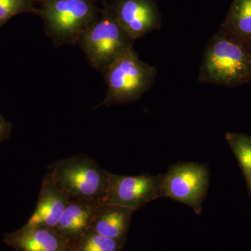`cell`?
<instances>
[{
  "mask_svg": "<svg viewBox=\"0 0 251 251\" xmlns=\"http://www.w3.org/2000/svg\"><path fill=\"white\" fill-rule=\"evenodd\" d=\"M198 77L202 83L226 87L251 84L249 43L219 29L206 46Z\"/></svg>",
  "mask_w": 251,
  "mask_h": 251,
  "instance_id": "1",
  "label": "cell"
},
{
  "mask_svg": "<svg viewBox=\"0 0 251 251\" xmlns=\"http://www.w3.org/2000/svg\"><path fill=\"white\" fill-rule=\"evenodd\" d=\"M37 15L54 46L77 44L100 14L95 0H39Z\"/></svg>",
  "mask_w": 251,
  "mask_h": 251,
  "instance_id": "2",
  "label": "cell"
},
{
  "mask_svg": "<svg viewBox=\"0 0 251 251\" xmlns=\"http://www.w3.org/2000/svg\"><path fill=\"white\" fill-rule=\"evenodd\" d=\"M48 175L72 200L104 204L108 188L106 171L92 157L77 154L54 162Z\"/></svg>",
  "mask_w": 251,
  "mask_h": 251,
  "instance_id": "3",
  "label": "cell"
},
{
  "mask_svg": "<svg viewBox=\"0 0 251 251\" xmlns=\"http://www.w3.org/2000/svg\"><path fill=\"white\" fill-rule=\"evenodd\" d=\"M134 41L103 4L100 14L81 35L77 44L90 65L103 74L122 54L133 49Z\"/></svg>",
  "mask_w": 251,
  "mask_h": 251,
  "instance_id": "4",
  "label": "cell"
},
{
  "mask_svg": "<svg viewBox=\"0 0 251 251\" xmlns=\"http://www.w3.org/2000/svg\"><path fill=\"white\" fill-rule=\"evenodd\" d=\"M107 85L106 107L134 103L151 89L157 75L156 68L143 62L134 49L112 63L103 73Z\"/></svg>",
  "mask_w": 251,
  "mask_h": 251,
  "instance_id": "5",
  "label": "cell"
},
{
  "mask_svg": "<svg viewBox=\"0 0 251 251\" xmlns=\"http://www.w3.org/2000/svg\"><path fill=\"white\" fill-rule=\"evenodd\" d=\"M209 187V172L204 165L178 163L163 175V197L171 198L202 212V204Z\"/></svg>",
  "mask_w": 251,
  "mask_h": 251,
  "instance_id": "6",
  "label": "cell"
},
{
  "mask_svg": "<svg viewBox=\"0 0 251 251\" xmlns=\"http://www.w3.org/2000/svg\"><path fill=\"white\" fill-rule=\"evenodd\" d=\"M106 175L108 188L104 204H115L135 211L163 197V175L123 176L108 171Z\"/></svg>",
  "mask_w": 251,
  "mask_h": 251,
  "instance_id": "7",
  "label": "cell"
},
{
  "mask_svg": "<svg viewBox=\"0 0 251 251\" xmlns=\"http://www.w3.org/2000/svg\"><path fill=\"white\" fill-rule=\"evenodd\" d=\"M104 4L133 41L161 27L156 0H108Z\"/></svg>",
  "mask_w": 251,
  "mask_h": 251,
  "instance_id": "8",
  "label": "cell"
},
{
  "mask_svg": "<svg viewBox=\"0 0 251 251\" xmlns=\"http://www.w3.org/2000/svg\"><path fill=\"white\" fill-rule=\"evenodd\" d=\"M72 200L46 175L41 184L35 211L26 225L55 228Z\"/></svg>",
  "mask_w": 251,
  "mask_h": 251,
  "instance_id": "9",
  "label": "cell"
},
{
  "mask_svg": "<svg viewBox=\"0 0 251 251\" xmlns=\"http://www.w3.org/2000/svg\"><path fill=\"white\" fill-rule=\"evenodd\" d=\"M5 242L18 251H71L67 242L53 228L27 226L8 234Z\"/></svg>",
  "mask_w": 251,
  "mask_h": 251,
  "instance_id": "10",
  "label": "cell"
},
{
  "mask_svg": "<svg viewBox=\"0 0 251 251\" xmlns=\"http://www.w3.org/2000/svg\"><path fill=\"white\" fill-rule=\"evenodd\" d=\"M100 203L72 200L63 212L55 229L67 242L71 250L90 228L96 209Z\"/></svg>",
  "mask_w": 251,
  "mask_h": 251,
  "instance_id": "11",
  "label": "cell"
},
{
  "mask_svg": "<svg viewBox=\"0 0 251 251\" xmlns=\"http://www.w3.org/2000/svg\"><path fill=\"white\" fill-rule=\"evenodd\" d=\"M134 211L115 204H102L94 213L90 228L103 237L120 241Z\"/></svg>",
  "mask_w": 251,
  "mask_h": 251,
  "instance_id": "12",
  "label": "cell"
},
{
  "mask_svg": "<svg viewBox=\"0 0 251 251\" xmlns=\"http://www.w3.org/2000/svg\"><path fill=\"white\" fill-rule=\"evenodd\" d=\"M219 29L249 43L251 40V0H232Z\"/></svg>",
  "mask_w": 251,
  "mask_h": 251,
  "instance_id": "13",
  "label": "cell"
},
{
  "mask_svg": "<svg viewBox=\"0 0 251 251\" xmlns=\"http://www.w3.org/2000/svg\"><path fill=\"white\" fill-rule=\"evenodd\" d=\"M226 140L237 159L251 191V136L242 133H227Z\"/></svg>",
  "mask_w": 251,
  "mask_h": 251,
  "instance_id": "14",
  "label": "cell"
},
{
  "mask_svg": "<svg viewBox=\"0 0 251 251\" xmlns=\"http://www.w3.org/2000/svg\"><path fill=\"white\" fill-rule=\"evenodd\" d=\"M120 247V241L103 237L88 229L71 251H117Z\"/></svg>",
  "mask_w": 251,
  "mask_h": 251,
  "instance_id": "15",
  "label": "cell"
},
{
  "mask_svg": "<svg viewBox=\"0 0 251 251\" xmlns=\"http://www.w3.org/2000/svg\"><path fill=\"white\" fill-rule=\"evenodd\" d=\"M39 0H0V29L11 18L21 14L37 15Z\"/></svg>",
  "mask_w": 251,
  "mask_h": 251,
  "instance_id": "16",
  "label": "cell"
},
{
  "mask_svg": "<svg viewBox=\"0 0 251 251\" xmlns=\"http://www.w3.org/2000/svg\"><path fill=\"white\" fill-rule=\"evenodd\" d=\"M12 125L5 120L4 117L0 115V144L4 140L8 139L11 135Z\"/></svg>",
  "mask_w": 251,
  "mask_h": 251,
  "instance_id": "17",
  "label": "cell"
},
{
  "mask_svg": "<svg viewBox=\"0 0 251 251\" xmlns=\"http://www.w3.org/2000/svg\"><path fill=\"white\" fill-rule=\"evenodd\" d=\"M95 1H97V2H98L99 4H100H100H103L104 3L106 2L108 0H95Z\"/></svg>",
  "mask_w": 251,
  "mask_h": 251,
  "instance_id": "18",
  "label": "cell"
},
{
  "mask_svg": "<svg viewBox=\"0 0 251 251\" xmlns=\"http://www.w3.org/2000/svg\"><path fill=\"white\" fill-rule=\"evenodd\" d=\"M249 49H250L251 55V40L249 42Z\"/></svg>",
  "mask_w": 251,
  "mask_h": 251,
  "instance_id": "19",
  "label": "cell"
}]
</instances>
